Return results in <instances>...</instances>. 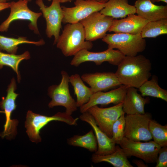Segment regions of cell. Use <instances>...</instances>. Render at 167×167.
Listing matches in <instances>:
<instances>
[{"instance_id": "cell-4", "label": "cell", "mask_w": 167, "mask_h": 167, "mask_svg": "<svg viewBox=\"0 0 167 167\" xmlns=\"http://www.w3.org/2000/svg\"><path fill=\"white\" fill-rule=\"evenodd\" d=\"M79 118H74L66 112H58L52 116H48L35 113L32 111H28L25 127L26 132L32 142L38 143L41 141L40 131L49 122L53 121L64 122L70 125H76Z\"/></svg>"}, {"instance_id": "cell-10", "label": "cell", "mask_w": 167, "mask_h": 167, "mask_svg": "<svg viewBox=\"0 0 167 167\" xmlns=\"http://www.w3.org/2000/svg\"><path fill=\"white\" fill-rule=\"evenodd\" d=\"M105 3L96 0H75L74 7L61 6L63 15L62 23L67 24L79 22L92 13L100 12L105 7Z\"/></svg>"}, {"instance_id": "cell-17", "label": "cell", "mask_w": 167, "mask_h": 167, "mask_svg": "<svg viewBox=\"0 0 167 167\" xmlns=\"http://www.w3.org/2000/svg\"><path fill=\"white\" fill-rule=\"evenodd\" d=\"M79 118L87 122L92 127L95 134L98 148L95 153L106 155L113 152L116 149V144L98 127L92 115L87 111L82 113Z\"/></svg>"}, {"instance_id": "cell-3", "label": "cell", "mask_w": 167, "mask_h": 167, "mask_svg": "<svg viewBox=\"0 0 167 167\" xmlns=\"http://www.w3.org/2000/svg\"><path fill=\"white\" fill-rule=\"evenodd\" d=\"M102 41L108 49H116L126 56H135L143 52L146 47V40L141 33L131 34L119 33L106 34Z\"/></svg>"}, {"instance_id": "cell-24", "label": "cell", "mask_w": 167, "mask_h": 167, "mask_svg": "<svg viewBox=\"0 0 167 167\" xmlns=\"http://www.w3.org/2000/svg\"><path fill=\"white\" fill-rule=\"evenodd\" d=\"M158 78L155 75L151 79L144 82L138 88L141 95L160 98L167 102V90L161 88L159 85Z\"/></svg>"}, {"instance_id": "cell-36", "label": "cell", "mask_w": 167, "mask_h": 167, "mask_svg": "<svg viewBox=\"0 0 167 167\" xmlns=\"http://www.w3.org/2000/svg\"><path fill=\"white\" fill-rule=\"evenodd\" d=\"M97 1L102 2V3H106L108 2L109 0H96Z\"/></svg>"}, {"instance_id": "cell-37", "label": "cell", "mask_w": 167, "mask_h": 167, "mask_svg": "<svg viewBox=\"0 0 167 167\" xmlns=\"http://www.w3.org/2000/svg\"><path fill=\"white\" fill-rule=\"evenodd\" d=\"M7 0H0V2L6 3Z\"/></svg>"}, {"instance_id": "cell-14", "label": "cell", "mask_w": 167, "mask_h": 167, "mask_svg": "<svg viewBox=\"0 0 167 167\" xmlns=\"http://www.w3.org/2000/svg\"><path fill=\"white\" fill-rule=\"evenodd\" d=\"M16 87L15 80L13 78L8 87L6 97H3L0 102V107L3 110L6 116L4 131L1 135L3 138L13 135L16 132L18 122L16 119H11V116L17 106L15 101L19 94L15 92Z\"/></svg>"}, {"instance_id": "cell-31", "label": "cell", "mask_w": 167, "mask_h": 167, "mask_svg": "<svg viewBox=\"0 0 167 167\" xmlns=\"http://www.w3.org/2000/svg\"><path fill=\"white\" fill-rule=\"evenodd\" d=\"M156 167H167V146L161 147L159 153Z\"/></svg>"}, {"instance_id": "cell-30", "label": "cell", "mask_w": 167, "mask_h": 167, "mask_svg": "<svg viewBox=\"0 0 167 167\" xmlns=\"http://www.w3.org/2000/svg\"><path fill=\"white\" fill-rule=\"evenodd\" d=\"M125 113L123 112L113 124L112 127V137L113 141L118 145L124 137L125 124Z\"/></svg>"}, {"instance_id": "cell-23", "label": "cell", "mask_w": 167, "mask_h": 167, "mask_svg": "<svg viewBox=\"0 0 167 167\" xmlns=\"http://www.w3.org/2000/svg\"><path fill=\"white\" fill-rule=\"evenodd\" d=\"M69 82L72 86L77 98V107H80L87 103L94 93L90 88L84 83L79 75L75 74L69 77Z\"/></svg>"}, {"instance_id": "cell-26", "label": "cell", "mask_w": 167, "mask_h": 167, "mask_svg": "<svg viewBox=\"0 0 167 167\" xmlns=\"http://www.w3.org/2000/svg\"><path fill=\"white\" fill-rule=\"evenodd\" d=\"M30 57V53L27 51L20 55L6 54L0 51V69L5 66L11 67L16 73L18 82H19L21 76L19 71V65L22 60L29 59Z\"/></svg>"}, {"instance_id": "cell-29", "label": "cell", "mask_w": 167, "mask_h": 167, "mask_svg": "<svg viewBox=\"0 0 167 167\" xmlns=\"http://www.w3.org/2000/svg\"><path fill=\"white\" fill-rule=\"evenodd\" d=\"M149 129L154 141L161 147L167 146V125L163 126L152 119Z\"/></svg>"}, {"instance_id": "cell-33", "label": "cell", "mask_w": 167, "mask_h": 167, "mask_svg": "<svg viewBox=\"0 0 167 167\" xmlns=\"http://www.w3.org/2000/svg\"><path fill=\"white\" fill-rule=\"evenodd\" d=\"M10 6V2H0V11L9 8Z\"/></svg>"}, {"instance_id": "cell-2", "label": "cell", "mask_w": 167, "mask_h": 167, "mask_svg": "<svg viewBox=\"0 0 167 167\" xmlns=\"http://www.w3.org/2000/svg\"><path fill=\"white\" fill-rule=\"evenodd\" d=\"M56 44L66 57L74 56L83 49L90 50L93 45L85 40V30L79 22L66 24Z\"/></svg>"}, {"instance_id": "cell-1", "label": "cell", "mask_w": 167, "mask_h": 167, "mask_svg": "<svg viewBox=\"0 0 167 167\" xmlns=\"http://www.w3.org/2000/svg\"><path fill=\"white\" fill-rule=\"evenodd\" d=\"M115 73L121 85L138 89L152 76L150 60L142 55L125 56Z\"/></svg>"}, {"instance_id": "cell-20", "label": "cell", "mask_w": 167, "mask_h": 167, "mask_svg": "<svg viewBox=\"0 0 167 167\" xmlns=\"http://www.w3.org/2000/svg\"><path fill=\"white\" fill-rule=\"evenodd\" d=\"M137 15L149 21L167 18V6L157 5L149 0H137L134 6Z\"/></svg>"}, {"instance_id": "cell-13", "label": "cell", "mask_w": 167, "mask_h": 167, "mask_svg": "<svg viewBox=\"0 0 167 167\" xmlns=\"http://www.w3.org/2000/svg\"><path fill=\"white\" fill-rule=\"evenodd\" d=\"M122 102L112 107L102 108L92 106L87 111L93 117L96 124L109 137H112V127L115 121L124 112Z\"/></svg>"}, {"instance_id": "cell-32", "label": "cell", "mask_w": 167, "mask_h": 167, "mask_svg": "<svg viewBox=\"0 0 167 167\" xmlns=\"http://www.w3.org/2000/svg\"><path fill=\"white\" fill-rule=\"evenodd\" d=\"M138 167H148V165L144 163L143 161L141 160L134 159L132 161Z\"/></svg>"}, {"instance_id": "cell-25", "label": "cell", "mask_w": 167, "mask_h": 167, "mask_svg": "<svg viewBox=\"0 0 167 167\" xmlns=\"http://www.w3.org/2000/svg\"><path fill=\"white\" fill-rule=\"evenodd\" d=\"M45 41L43 39L38 41H31L26 37L20 36L17 38L8 37L0 35V51H6L8 53L16 54L18 45L23 44H28L40 46L44 45Z\"/></svg>"}, {"instance_id": "cell-22", "label": "cell", "mask_w": 167, "mask_h": 167, "mask_svg": "<svg viewBox=\"0 0 167 167\" xmlns=\"http://www.w3.org/2000/svg\"><path fill=\"white\" fill-rule=\"evenodd\" d=\"M94 163L102 162H108L114 167H133L127 159L122 149L119 145H116L115 151L112 153L106 155H99L95 153L91 157Z\"/></svg>"}, {"instance_id": "cell-35", "label": "cell", "mask_w": 167, "mask_h": 167, "mask_svg": "<svg viewBox=\"0 0 167 167\" xmlns=\"http://www.w3.org/2000/svg\"><path fill=\"white\" fill-rule=\"evenodd\" d=\"M152 3H154L155 2H165L166 3H167V0H149Z\"/></svg>"}, {"instance_id": "cell-11", "label": "cell", "mask_w": 167, "mask_h": 167, "mask_svg": "<svg viewBox=\"0 0 167 167\" xmlns=\"http://www.w3.org/2000/svg\"><path fill=\"white\" fill-rule=\"evenodd\" d=\"M114 19L96 12L80 21L85 30V40L92 42L102 39L109 31Z\"/></svg>"}, {"instance_id": "cell-18", "label": "cell", "mask_w": 167, "mask_h": 167, "mask_svg": "<svg viewBox=\"0 0 167 167\" xmlns=\"http://www.w3.org/2000/svg\"><path fill=\"white\" fill-rule=\"evenodd\" d=\"M127 16L119 20L114 19L109 32L131 34H140L144 26L149 21L135 14Z\"/></svg>"}, {"instance_id": "cell-5", "label": "cell", "mask_w": 167, "mask_h": 167, "mask_svg": "<svg viewBox=\"0 0 167 167\" xmlns=\"http://www.w3.org/2000/svg\"><path fill=\"white\" fill-rule=\"evenodd\" d=\"M62 79L58 85H53L49 87L48 95L51 99L48 106L52 108L61 106L65 107V112L71 115L77 109L76 101L71 96L69 90V77L66 71H61Z\"/></svg>"}, {"instance_id": "cell-12", "label": "cell", "mask_w": 167, "mask_h": 167, "mask_svg": "<svg viewBox=\"0 0 167 167\" xmlns=\"http://www.w3.org/2000/svg\"><path fill=\"white\" fill-rule=\"evenodd\" d=\"M125 56L118 50L108 49L104 51L94 52L86 49H82L75 55L70 64L76 67L81 63L87 62H94L97 65H100L104 62L115 66H118Z\"/></svg>"}, {"instance_id": "cell-28", "label": "cell", "mask_w": 167, "mask_h": 167, "mask_svg": "<svg viewBox=\"0 0 167 167\" xmlns=\"http://www.w3.org/2000/svg\"><path fill=\"white\" fill-rule=\"evenodd\" d=\"M167 34V18L149 21L144 26L141 35L142 38H154Z\"/></svg>"}, {"instance_id": "cell-9", "label": "cell", "mask_w": 167, "mask_h": 167, "mask_svg": "<svg viewBox=\"0 0 167 167\" xmlns=\"http://www.w3.org/2000/svg\"><path fill=\"white\" fill-rule=\"evenodd\" d=\"M36 3L39 7L46 21V34L48 38L54 37L53 44H56L60 36L63 17L60 3L58 0H52L51 4L49 6L45 5L43 0H36Z\"/></svg>"}, {"instance_id": "cell-19", "label": "cell", "mask_w": 167, "mask_h": 167, "mask_svg": "<svg viewBox=\"0 0 167 167\" xmlns=\"http://www.w3.org/2000/svg\"><path fill=\"white\" fill-rule=\"evenodd\" d=\"M137 89L128 87L122 102V110L126 114H144L145 105L150 102V99L144 98L138 92Z\"/></svg>"}, {"instance_id": "cell-27", "label": "cell", "mask_w": 167, "mask_h": 167, "mask_svg": "<svg viewBox=\"0 0 167 167\" xmlns=\"http://www.w3.org/2000/svg\"><path fill=\"white\" fill-rule=\"evenodd\" d=\"M68 144L71 146L83 148L91 152L97 151V143L92 130L83 135H75L67 140Z\"/></svg>"}, {"instance_id": "cell-8", "label": "cell", "mask_w": 167, "mask_h": 167, "mask_svg": "<svg viewBox=\"0 0 167 167\" xmlns=\"http://www.w3.org/2000/svg\"><path fill=\"white\" fill-rule=\"evenodd\" d=\"M28 0H19L17 2H10V13L7 19L0 25V32L8 31L11 24L17 20L28 21L29 29L36 34H40L37 25V20L42 15L41 12H34L28 8Z\"/></svg>"}, {"instance_id": "cell-34", "label": "cell", "mask_w": 167, "mask_h": 167, "mask_svg": "<svg viewBox=\"0 0 167 167\" xmlns=\"http://www.w3.org/2000/svg\"><path fill=\"white\" fill-rule=\"evenodd\" d=\"M47 1L50 2L52 0H47ZM60 3H66L67 2H71L74 0H58Z\"/></svg>"}, {"instance_id": "cell-15", "label": "cell", "mask_w": 167, "mask_h": 167, "mask_svg": "<svg viewBox=\"0 0 167 167\" xmlns=\"http://www.w3.org/2000/svg\"><path fill=\"white\" fill-rule=\"evenodd\" d=\"M128 88L122 85L118 88L109 92L100 91L94 93L89 101L80 107L81 113L87 111L94 105H105L112 103L116 105L123 102Z\"/></svg>"}, {"instance_id": "cell-6", "label": "cell", "mask_w": 167, "mask_h": 167, "mask_svg": "<svg viewBox=\"0 0 167 167\" xmlns=\"http://www.w3.org/2000/svg\"><path fill=\"white\" fill-rule=\"evenodd\" d=\"M152 119L151 113L127 114L124 137L134 141H148L152 139L149 129V124Z\"/></svg>"}, {"instance_id": "cell-38", "label": "cell", "mask_w": 167, "mask_h": 167, "mask_svg": "<svg viewBox=\"0 0 167 167\" xmlns=\"http://www.w3.org/2000/svg\"><path fill=\"white\" fill-rule=\"evenodd\" d=\"M28 2H31L32 1V0H28Z\"/></svg>"}, {"instance_id": "cell-16", "label": "cell", "mask_w": 167, "mask_h": 167, "mask_svg": "<svg viewBox=\"0 0 167 167\" xmlns=\"http://www.w3.org/2000/svg\"><path fill=\"white\" fill-rule=\"evenodd\" d=\"M81 77L84 81L90 86L94 93L107 90L122 85L115 73L113 72L85 73Z\"/></svg>"}, {"instance_id": "cell-21", "label": "cell", "mask_w": 167, "mask_h": 167, "mask_svg": "<svg viewBox=\"0 0 167 167\" xmlns=\"http://www.w3.org/2000/svg\"><path fill=\"white\" fill-rule=\"evenodd\" d=\"M100 12L117 19L125 18L129 15L136 13V12L135 6L129 4L128 0H109Z\"/></svg>"}, {"instance_id": "cell-7", "label": "cell", "mask_w": 167, "mask_h": 167, "mask_svg": "<svg viewBox=\"0 0 167 167\" xmlns=\"http://www.w3.org/2000/svg\"><path fill=\"white\" fill-rule=\"evenodd\" d=\"M118 145L127 157L134 156L147 163L156 162L161 147L154 141L142 142L123 137Z\"/></svg>"}]
</instances>
